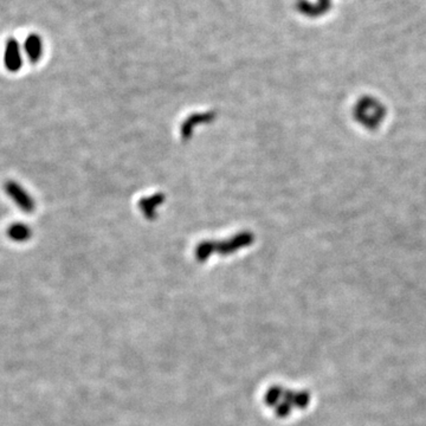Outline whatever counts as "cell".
Listing matches in <instances>:
<instances>
[{
  "label": "cell",
  "mask_w": 426,
  "mask_h": 426,
  "mask_svg": "<svg viewBox=\"0 0 426 426\" xmlns=\"http://www.w3.org/2000/svg\"><path fill=\"white\" fill-rule=\"evenodd\" d=\"M7 236L15 242H25V240L30 239L31 229L23 223H15L7 229Z\"/></svg>",
  "instance_id": "obj_5"
},
{
  "label": "cell",
  "mask_w": 426,
  "mask_h": 426,
  "mask_svg": "<svg viewBox=\"0 0 426 426\" xmlns=\"http://www.w3.org/2000/svg\"><path fill=\"white\" fill-rule=\"evenodd\" d=\"M354 116L356 121L368 129L379 127L384 121L386 110L384 104L376 97L366 96L360 98L354 108Z\"/></svg>",
  "instance_id": "obj_1"
},
{
  "label": "cell",
  "mask_w": 426,
  "mask_h": 426,
  "mask_svg": "<svg viewBox=\"0 0 426 426\" xmlns=\"http://www.w3.org/2000/svg\"><path fill=\"white\" fill-rule=\"evenodd\" d=\"M5 192L24 212L30 213L34 210V202L32 197L16 181H7L5 184Z\"/></svg>",
  "instance_id": "obj_2"
},
{
  "label": "cell",
  "mask_w": 426,
  "mask_h": 426,
  "mask_svg": "<svg viewBox=\"0 0 426 426\" xmlns=\"http://www.w3.org/2000/svg\"><path fill=\"white\" fill-rule=\"evenodd\" d=\"M309 403H310L309 393L305 392V391L295 392L293 406L297 407V409H305V407L309 405Z\"/></svg>",
  "instance_id": "obj_7"
},
{
  "label": "cell",
  "mask_w": 426,
  "mask_h": 426,
  "mask_svg": "<svg viewBox=\"0 0 426 426\" xmlns=\"http://www.w3.org/2000/svg\"><path fill=\"white\" fill-rule=\"evenodd\" d=\"M4 63L6 69L11 72H17L20 70L23 58H21L20 47L16 39H9L5 47Z\"/></svg>",
  "instance_id": "obj_3"
},
{
  "label": "cell",
  "mask_w": 426,
  "mask_h": 426,
  "mask_svg": "<svg viewBox=\"0 0 426 426\" xmlns=\"http://www.w3.org/2000/svg\"><path fill=\"white\" fill-rule=\"evenodd\" d=\"M283 393L284 391L280 387V386H274V387H271L267 393H265L264 401L269 406H276L277 404L281 403L280 400L283 398Z\"/></svg>",
  "instance_id": "obj_6"
},
{
  "label": "cell",
  "mask_w": 426,
  "mask_h": 426,
  "mask_svg": "<svg viewBox=\"0 0 426 426\" xmlns=\"http://www.w3.org/2000/svg\"><path fill=\"white\" fill-rule=\"evenodd\" d=\"M24 49H25L26 55H28L31 63H37L41 60L43 53V43L41 37L37 36V34H30L26 38Z\"/></svg>",
  "instance_id": "obj_4"
},
{
  "label": "cell",
  "mask_w": 426,
  "mask_h": 426,
  "mask_svg": "<svg viewBox=\"0 0 426 426\" xmlns=\"http://www.w3.org/2000/svg\"><path fill=\"white\" fill-rule=\"evenodd\" d=\"M291 410H293V405H291L290 403H288V401L283 400V401H281L280 404H277V405H276L275 412L280 418H285V417H288L289 414H290Z\"/></svg>",
  "instance_id": "obj_8"
}]
</instances>
